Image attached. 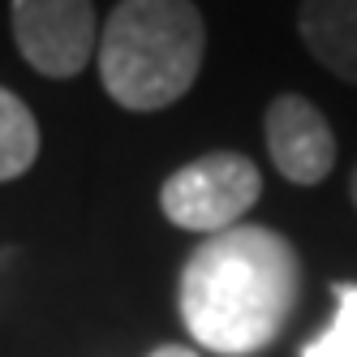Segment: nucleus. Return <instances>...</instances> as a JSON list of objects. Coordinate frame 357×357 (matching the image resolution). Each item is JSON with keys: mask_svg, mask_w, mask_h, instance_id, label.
Segmentation results:
<instances>
[{"mask_svg": "<svg viewBox=\"0 0 357 357\" xmlns=\"http://www.w3.org/2000/svg\"><path fill=\"white\" fill-rule=\"evenodd\" d=\"M301 297L297 250L263 224H233L202 241L176 284L181 323L198 349L254 357L280 340Z\"/></svg>", "mask_w": 357, "mask_h": 357, "instance_id": "f257e3e1", "label": "nucleus"}, {"mask_svg": "<svg viewBox=\"0 0 357 357\" xmlns=\"http://www.w3.org/2000/svg\"><path fill=\"white\" fill-rule=\"evenodd\" d=\"M207 26L194 0H121L95 43L99 82L130 112L176 104L198 78Z\"/></svg>", "mask_w": 357, "mask_h": 357, "instance_id": "f03ea898", "label": "nucleus"}, {"mask_svg": "<svg viewBox=\"0 0 357 357\" xmlns=\"http://www.w3.org/2000/svg\"><path fill=\"white\" fill-rule=\"evenodd\" d=\"M263 176L241 151H207L160 185V211L185 233H224L259 202Z\"/></svg>", "mask_w": 357, "mask_h": 357, "instance_id": "7ed1b4c3", "label": "nucleus"}, {"mask_svg": "<svg viewBox=\"0 0 357 357\" xmlns=\"http://www.w3.org/2000/svg\"><path fill=\"white\" fill-rule=\"evenodd\" d=\"M13 39L43 78H78L95 56L91 0H13Z\"/></svg>", "mask_w": 357, "mask_h": 357, "instance_id": "20e7f679", "label": "nucleus"}, {"mask_svg": "<svg viewBox=\"0 0 357 357\" xmlns=\"http://www.w3.org/2000/svg\"><path fill=\"white\" fill-rule=\"evenodd\" d=\"M267 155L293 185H319L336 168V134L305 95H275L263 116Z\"/></svg>", "mask_w": 357, "mask_h": 357, "instance_id": "39448f33", "label": "nucleus"}, {"mask_svg": "<svg viewBox=\"0 0 357 357\" xmlns=\"http://www.w3.org/2000/svg\"><path fill=\"white\" fill-rule=\"evenodd\" d=\"M297 31L327 73L357 86V0H301Z\"/></svg>", "mask_w": 357, "mask_h": 357, "instance_id": "423d86ee", "label": "nucleus"}, {"mask_svg": "<svg viewBox=\"0 0 357 357\" xmlns=\"http://www.w3.org/2000/svg\"><path fill=\"white\" fill-rule=\"evenodd\" d=\"M39 155V125L35 112L13 91L0 86V181L22 176Z\"/></svg>", "mask_w": 357, "mask_h": 357, "instance_id": "0eeeda50", "label": "nucleus"}, {"mask_svg": "<svg viewBox=\"0 0 357 357\" xmlns=\"http://www.w3.org/2000/svg\"><path fill=\"white\" fill-rule=\"evenodd\" d=\"M301 357H357V284H336L331 327L305 344Z\"/></svg>", "mask_w": 357, "mask_h": 357, "instance_id": "6e6552de", "label": "nucleus"}, {"mask_svg": "<svg viewBox=\"0 0 357 357\" xmlns=\"http://www.w3.org/2000/svg\"><path fill=\"white\" fill-rule=\"evenodd\" d=\"M151 357H198V353H194V349H185V344H160Z\"/></svg>", "mask_w": 357, "mask_h": 357, "instance_id": "1a4fd4ad", "label": "nucleus"}, {"mask_svg": "<svg viewBox=\"0 0 357 357\" xmlns=\"http://www.w3.org/2000/svg\"><path fill=\"white\" fill-rule=\"evenodd\" d=\"M349 198H353V207H357V168H353V176H349Z\"/></svg>", "mask_w": 357, "mask_h": 357, "instance_id": "9d476101", "label": "nucleus"}]
</instances>
